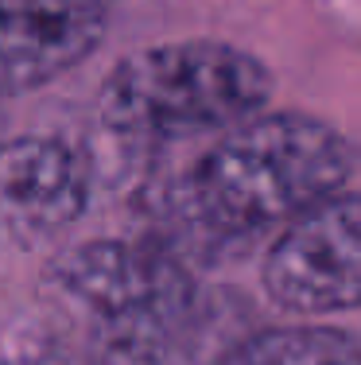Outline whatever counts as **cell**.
I'll list each match as a JSON object with an SVG mask.
<instances>
[{
	"label": "cell",
	"mask_w": 361,
	"mask_h": 365,
	"mask_svg": "<svg viewBox=\"0 0 361 365\" xmlns=\"http://www.w3.org/2000/svg\"><path fill=\"white\" fill-rule=\"evenodd\" d=\"M221 365H361V350L338 330L291 327L234 346Z\"/></svg>",
	"instance_id": "7"
},
{
	"label": "cell",
	"mask_w": 361,
	"mask_h": 365,
	"mask_svg": "<svg viewBox=\"0 0 361 365\" xmlns=\"http://www.w3.org/2000/svg\"><path fill=\"white\" fill-rule=\"evenodd\" d=\"M90 175L82 155L55 136L0 148V245H39L82 214Z\"/></svg>",
	"instance_id": "5"
},
{
	"label": "cell",
	"mask_w": 361,
	"mask_h": 365,
	"mask_svg": "<svg viewBox=\"0 0 361 365\" xmlns=\"http://www.w3.org/2000/svg\"><path fill=\"white\" fill-rule=\"evenodd\" d=\"M55 284L93 315L132 330L175 327L194 299L187 268L152 241H85L58 257Z\"/></svg>",
	"instance_id": "3"
},
{
	"label": "cell",
	"mask_w": 361,
	"mask_h": 365,
	"mask_svg": "<svg viewBox=\"0 0 361 365\" xmlns=\"http://www.w3.org/2000/svg\"><path fill=\"white\" fill-rule=\"evenodd\" d=\"M346 175V144L323 120L248 117L191 171L187 202L218 233H261L338 195Z\"/></svg>",
	"instance_id": "1"
},
{
	"label": "cell",
	"mask_w": 361,
	"mask_h": 365,
	"mask_svg": "<svg viewBox=\"0 0 361 365\" xmlns=\"http://www.w3.org/2000/svg\"><path fill=\"white\" fill-rule=\"evenodd\" d=\"M105 31L101 0H0V93L78 66Z\"/></svg>",
	"instance_id": "6"
},
{
	"label": "cell",
	"mask_w": 361,
	"mask_h": 365,
	"mask_svg": "<svg viewBox=\"0 0 361 365\" xmlns=\"http://www.w3.org/2000/svg\"><path fill=\"white\" fill-rule=\"evenodd\" d=\"M264 284L307 315L361 307V195H330L283 225Z\"/></svg>",
	"instance_id": "4"
},
{
	"label": "cell",
	"mask_w": 361,
	"mask_h": 365,
	"mask_svg": "<svg viewBox=\"0 0 361 365\" xmlns=\"http://www.w3.org/2000/svg\"><path fill=\"white\" fill-rule=\"evenodd\" d=\"M268 90V71L237 47L210 39L163 43L128 55L109 74L101 117L132 140H179L248 120Z\"/></svg>",
	"instance_id": "2"
}]
</instances>
